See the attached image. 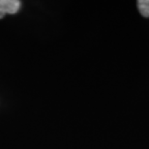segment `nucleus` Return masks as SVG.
Segmentation results:
<instances>
[{
	"label": "nucleus",
	"instance_id": "f03ea898",
	"mask_svg": "<svg viewBox=\"0 0 149 149\" xmlns=\"http://www.w3.org/2000/svg\"><path fill=\"white\" fill-rule=\"evenodd\" d=\"M138 7L142 16L149 17V0H139L138 1Z\"/></svg>",
	"mask_w": 149,
	"mask_h": 149
},
{
	"label": "nucleus",
	"instance_id": "f257e3e1",
	"mask_svg": "<svg viewBox=\"0 0 149 149\" xmlns=\"http://www.w3.org/2000/svg\"><path fill=\"white\" fill-rule=\"evenodd\" d=\"M20 8L19 0H0V19L5 15L16 14Z\"/></svg>",
	"mask_w": 149,
	"mask_h": 149
}]
</instances>
